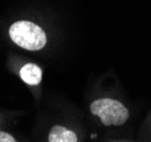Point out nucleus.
<instances>
[{
  "mask_svg": "<svg viewBox=\"0 0 151 142\" xmlns=\"http://www.w3.org/2000/svg\"><path fill=\"white\" fill-rule=\"evenodd\" d=\"M9 36L14 43L28 51H38L46 44L43 28L29 20L15 22L9 28Z\"/></svg>",
  "mask_w": 151,
  "mask_h": 142,
  "instance_id": "1",
  "label": "nucleus"
},
{
  "mask_svg": "<svg viewBox=\"0 0 151 142\" xmlns=\"http://www.w3.org/2000/svg\"><path fill=\"white\" fill-rule=\"evenodd\" d=\"M90 112L101 118L106 126L123 125L129 118V111L121 102L112 98L96 99L90 104Z\"/></svg>",
  "mask_w": 151,
  "mask_h": 142,
  "instance_id": "2",
  "label": "nucleus"
},
{
  "mask_svg": "<svg viewBox=\"0 0 151 142\" xmlns=\"http://www.w3.org/2000/svg\"><path fill=\"white\" fill-rule=\"evenodd\" d=\"M19 76L27 85L36 86L42 80V69L34 63H26L20 69Z\"/></svg>",
  "mask_w": 151,
  "mask_h": 142,
  "instance_id": "3",
  "label": "nucleus"
},
{
  "mask_svg": "<svg viewBox=\"0 0 151 142\" xmlns=\"http://www.w3.org/2000/svg\"><path fill=\"white\" fill-rule=\"evenodd\" d=\"M49 142H78V139L73 131L61 125H55L50 131Z\"/></svg>",
  "mask_w": 151,
  "mask_h": 142,
  "instance_id": "4",
  "label": "nucleus"
},
{
  "mask_svg": "<svg viewBox=\"0 0 151 142\" xmlns=\"http://www.w3.org/2000/svg\"><path fill=\"white\" fill-rule=\"evenodd\" d=\"M0 142H17L15 140L12 134L4 132V131H0Z\"/></svg>",
  "mask_w": 151,
  "mask_h": 142,
  "instance_id": "5",
  "label": "nucleus"
}]
</instances>
